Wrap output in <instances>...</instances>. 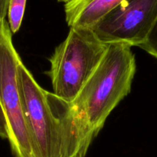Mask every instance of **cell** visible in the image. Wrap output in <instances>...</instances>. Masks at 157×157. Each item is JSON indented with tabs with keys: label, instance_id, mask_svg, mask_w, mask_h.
<instances>
[{
	"label": "cell",
	"instance_id": "1",
	"mask_svg": "<svg viewBox=\"0 0 157 157\" xmlns=\"http://www.w3.org/2000/svg\"><path fill=\"white\" fill-rule=\"evenodd\" d=\"M18 83L32 157H85L90 144L71 102L43 89L22 61Z\"/></svg>",
	"mask_w": 157,
	"mask_h": 157
},
{
	"label": "cell",
	"instance_id": "2",
	"mask_svg": "<svg viewBox=\"0 0 157 157\" xmlns=\"http://www.w3.org/2000/svg\"><path fill=\"white\" fill-rule=\"evenodd\" d=\"M136 73L131 47L109 44L98 67L71 105L82 125L96 137L107 117L130 94Z\"/></svg>",
	"mask_w": 157,
	"mask_h": 157
},
{
	"label": "cell",
	"instance_id": "3",
	"mask_svg": "<svg viewBox=\"0 0 157 157\" xmlns=\"http://www.w3.org/2000/svg\"><path fill=\"white\" fill-rule=\"evenodd\" d=\"M109 44L96 37L90 28L71 27L67 38L55 48L48 72L52 93L72 102L104 58Z\"/></svg>",
	"mask_w": 157,
	"mask_h": 157
},
{
	"label": "cell",
	"instance_id": "4",
	"mask_svg": "<svg viewBox=\"0 0 157 157\" xmlns=\"http://www.w3.org/2000/svg\"><path fill=\"white\" fill-rule=\"evenodd\" d=\"M21 62L12 42V32L6 19L0 31V104L7 121L8 140L14 156L32 157L18 83V67Z\"/></svg>",
	"mask_w": 157,
	"mask_h": 157
},
{
	"label": "cell",
	"instance_id": "5",
	"mask_svg": "<svg viewBox=\"0 0 157 157\" xmlns=\"http://www.w3.org/2000/svg\"><path fill=\"white\" fill-rule=\"evenodd\" d=\"M157 21V0H124L90 29L107 44H144Z\"/></svg>",
	"mask_w": 157,
	"mask_h": 157
},
{
	"label": "cell",
	"instance_id": "6",
	"mask_svg": "<svg viewBox=\"0 0 157 157\" xmlns=\"http://www.w3.org/2000/svg\"><path fill=\"white\" fill-rule=\"evenodd\" d=\"M124 0H69L65 3V19L70 28H91Z\"/></svg>",
	"mask_w": 157,
	"mask_h": 157
},
{
	"label": "cell",
	"instance_id": "7",
	"mask_svg": "<svg viewBox=\"0 0 157 157\" xmlns=\"http://www.w3.org/2000/svg\"><path fill=\"white\" fill-rule=\"evenodd\" d=\"M26 0H9L8 9V22L12 34L19 30L25 9Z\"/></svg>",
	"mask_w": 157,
	"mask_h": 157
},
{
	"label": "cell",
	"instance_id": "8",
	"mask_svg": "<svg viewBox=\"0 0 157 157\" xmlns=\"http://www.w3.org/2000/svg\"><path fill=\"white\" fill-rule=\"evenodd\" d=\"M140 48L150 54L152 56L157 58V21L152 29L150 35L144 44H141Z\"/></svg>",
	"mask_w": 157,
	"mask_h": 157
},
{
	"label": "cell",
	"instance_id": "9",
	"mask_svg": "<svg viewBox=\"0 0 157 157\" xmlns=\"http://www.w3.org/2000/svg\"><path fill=\"white\" fill-rule=\"evenodd\" d=\"M0 137L7 140L9 138L7 121H6V116H5L4 111L2 108L1 104H0Z\"/></svg>",
	"mask_w": 157,
	"mask_h": 157
},
{
	"label": "cell",
	"instance_id": "10",
	"mask_svg": "<svg viewBox=\"0 0 157 157\" xmlns=\"http://www.w3.org/2000/svg\"><path fill=\"white\" fill-rule=\"evenodd\" d=\"M9 0H0V31L3 22L7 16L8 9H9Z\"/></svg>",
	"mask_w": 157,
	"mask_h": 157
},
{
	"label": "cell",
	"instance_id": "11",
	"mask_svg": "<svg viewBox=\"0 0 157 157\" xmlns=\"http://www.w3.org/2000/svg\"><path fill=\"white\" fill-rule=\"evenodd\" d=\"M58 1H60V2H67L69 1V0H58Z\"/></svg>",
	"mask_w": 157,
	"mask_h": 157
}]
</instances>
